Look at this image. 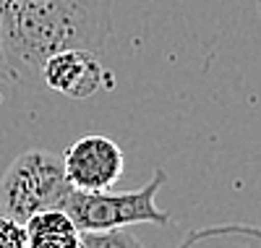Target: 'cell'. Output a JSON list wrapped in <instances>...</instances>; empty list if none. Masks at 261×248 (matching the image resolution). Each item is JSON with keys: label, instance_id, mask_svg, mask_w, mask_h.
<instances>
[{"label": "cell", "instance_id": "3", "mask_svg": "<svg viewBox=\"0 0 261 248\" xmlns=\"http://www.w3.org/2000/svg\"><path fill=\"white\" fill-rule=\"evenodd\" d=\"M167 172L154 170L151 180L136 191H71L63 212L73 219L79 230H113L130 225H167L170 214L157 207V191L165 186Z\"/></svg>", "mask_w": 261, "mask_h": 248}, {"label": "cell", "instance_id": "8", "mask_svg": "<svg viewBox=\"0 0 261 248\" xmlns=\"http://www.w3.org/2000/svg\"><path fill=\"white\" fill-rule=\"evenodd\" d=\"M79 248H144V243L134 230L113 228V230H81Z\"/></svg>", "mask_w": 261, "mask_h": 248}, {"label": "cell", "instance_id": "5", "mask_svg": "<svg viewBox=\"0 0 261 248\" xmlns=\"http://www.w3.org/2000/svg\"><path fill=\"white\" fill-rule=\"evenodd\" d=\"M105 76H107V71L102 68V60L97 58V53L60 50L45 60L39 81L63 97L86 100L102 89Z\"/></svg>", "mask_w": 261, "mask_h": 248}, {"label": "cell", "instance_id": "2", "mask_svg": "<svg viewBox=\"0 0 261 248\" xmlns=\"http://www.w3.org/2000/svg\"><path fill=\"white\" fill-rule=\"evenodd\" d=\"M73 191L63 170V157L47 149H27L0 178V209L24 225L37 212L63 209Z\"/></svg>", "mask_w": 261, "mask_h": 248}, {"label": "cell", "instance_id": "6", "mask_svg": "<svg viewBox=\"0 0 261 248\" xmlns=\"http://www.w3.org/2000/svg\"><path fill=\"white\" fill-rule=\"evenodd\" d=\"M27 248H79L81 230L63 209L37 212L24 222Z\"/></svg>", "mask_w": 261, "mask_h": 248}, {"label": "cell", "instance_id": "4", "mask_svg": "<svg viewBox=\"0 0 261 248\" xmlns=\"http://www.w3.org/2000/svg\"><path fill=\"white\" fill-rule=\"evenodd\" d=\"M63 170L76 191H107L123 175V149L107 136L86 133L65 149Z\"/></svg>", "mask_w": 261, "mask_h": 248}, {"label": "cell", "instance_id": "9", "mask_svg": "<svg viewBox=\"0 0 261 248\" xmlns=\"http://www.w3.org/2000/svg\"><path fill=\"white\" fill-rule=\"evenodd\" d=\"M0 248H27L24 225L8 214H0Z\"/></svg>", "mask_w": 261, "mask_h": 248}, {"label": "cell", "instance_id": "1", "mask_svg": "<svg viewBox=\"0 0 261 248\" xmlns=\"http://www.w3.org/2000/svg\"><path fill=\"white\" fill-rule=\"evenodd\" d=\"M113 34V0H0L6 79L39 81L60 50L102 53Z\"/></svg>", "mask_w": 261, "mask_h": 248}, {"label": "cell", "instance_id": "10", "mask_svg": "<svg viewBox=\"0 0 261 248\" xmlns=\"http://www.w3.org/2000/svg\"><path fill=\"white\" fill-rule=\"evenodd\" d=\"M0 79H6V63H3V50H0Z\"/></svg>", "mask_w": 261, "mask_h": 248}, {"label": "cell", "instance_id": "7", "mask_svg": "<svg viewBox=\"0 0 261 248\" xmlns=\"http://www.w3.org/2000/svg\"><path fill=\"white\" fill-rule=\"evenodd\" d=\"M175 248H261V228L243 222L196 228Z\"/></svg>", "mask_w": 261, "mask_h": 248}]
</instances>
